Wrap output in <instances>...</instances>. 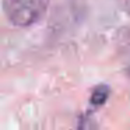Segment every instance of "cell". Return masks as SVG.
Returning a JSON list of instances; mask_svg holds the SVG:
<instances>
[{
	"mask_svg": "<svg viewBox=\"0 0 130 130\" xmlns=\"http://www.w3.org/2000/svg\"><path fill=\"white\" fill-rule=\"evenodd\" d=\"M2 6L11 25L27 28L45 15L49 0H2Z\"/></svg>",
	"mask_w": 130,
	"mask_h": 130,
	"instance_id": "1",
	"label": "cell"
},
{
	"mask_svg": "<svg viewBox=\"0 0 130 130\" xmlns=\"http://www.w3.org/2000/svg\"><path fill=\"white\" fill-rule=\"evenodd\" d=\"M110 95V88L106 84H98L90 95V104L92 106H102Z\"/></svg>",
	"mask_w": 130,
	"mask_h": 130,
	"instance_id": "2",
	"label": "cell"
}]
</instances>
